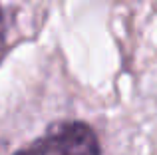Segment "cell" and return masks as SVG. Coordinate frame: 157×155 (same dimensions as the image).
Masks as SVG:
<instances>
[{"instance_id":"obj_3","label":"cell","mask_w":157,"mask_h":155,"mask_svg":"<svg viewBox=\"0 0 157 155\" xmlns=\"http://www.w3.org/2000/svg\"><path fill=\"white\" fill-rule=\"evenodd\" d=\"M12 155H40V153L30 145V147H24V149H18V151H14Z\"/></svg>"},{"instance_id":"obj_1","label":"cell","mask_w":157,"mask_h":155,"mask_svg":"<svg viewBox=\"0 0 157 155\" xmlns=\"http://www.w3.org/2000/svg\"><path fill=\"white\" fill-rule=\"evenodd\" d=\"M32 147L40 155H101L96 129L78 119L50 123Z\"/></svg>"},{"instance_id":"obj_2","label":"cell","mask_w":157,"mask_h":155,"mask_svg":"<svg viewBox=\"0 0 157 155\" xmlns=\"http://www.w3.org/2000/svg\"><path fill=\"white\" fill-rule=\"evenodd\" d=\"M14 16L6 10L4 6H0V64L6 58L8 50H10V44H8V32H10V22Z\"/></svg>"}]
</instances>
